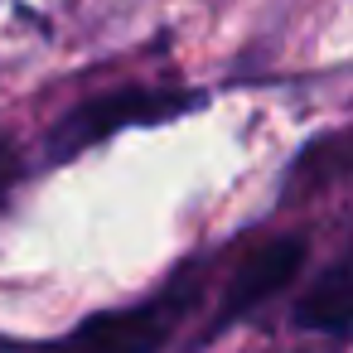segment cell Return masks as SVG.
<instances>
[{
  "label": "cell",
  "mask_w": 353,
  "mask_h": 353,
  "mask_svg": "<svg viewBox=\"0 0 353 353\" xmlns=\"http://www.w3.org/2000/svg\"><path fill=\"white\" fill-rule=\"evenodd\" d=\"M348 305H353V295H348V256H334V261L314 276V285L300 295L295 324H300V329H314V334L343 339V334H348Z\"/></svg>",
  "instance_id": "4"
},
{
  "label": "cell",
  "mask_w": 353,
  "mask_h": 353,
  "mask_svg": "<svg viewBox=\"0 0 353 353\" xmlns=\"http://www.w3.org/2000/svg\"><path fill=\"white\" fill-rule=\"evenodd\" d=\"M199 285H203V276L189 261L160 295H150L141 305H126V310L88 314L49 353H160L174 339V329L189 319V310L199 305Z\"/></svg>",
  "instance_id": "1"
},
{
  "label": "cell",
  "mask_w": 353,
  "mask_h": 353,
  "mask_svg": "<svg viewBox=\"0 0 353 353\" xmlns=\"http://www.w3.org/2000/svg\"><path fill=\"white\" fill-rule=\"evenodd\" d=\"M10 179H15V150H10V141H0V199H6Z\"/></svg>",
  "instance_id": "5"
},
{
  "label": "cell",
  "mask_w": 353,
  "mask_h": 353,
  "mask_svg": "<svg viewBox=\"0 0 353 353\" xmlns=\"http://www.w3.org/2000/svg\"><path fill=\"white\" fill-rule=\"evenodd\" d=\"M305 256H310V242H305L300 232H290V237H271V242H261L256 252H247V256L237 261L228 290H223L218 329L232 324V319H247L256 305H266L271 295H281V290L300 276Z\"/></svg>",
  "instance_id": "3"
},
{
  "label": "cell",
  "mask_w": 353,
  "mask_h": 353,
  "mask_svg": "<svg viewBox=\"0 0 353 353\" xmlns=\"http://www.w3.org/2000/svg\"><path fill=\"white\" fill-rule=\"evenodd\" d=\"M203 97L199 92H165V88H117V92H102V97H88L78 102L73 112H63L49 131V160L63 165L83 150H92L97 141L117 136V131H131V126H155V121H174L184 112H194Z\"/></svg>",
  "instance_id": "2"
}]
</instances>
